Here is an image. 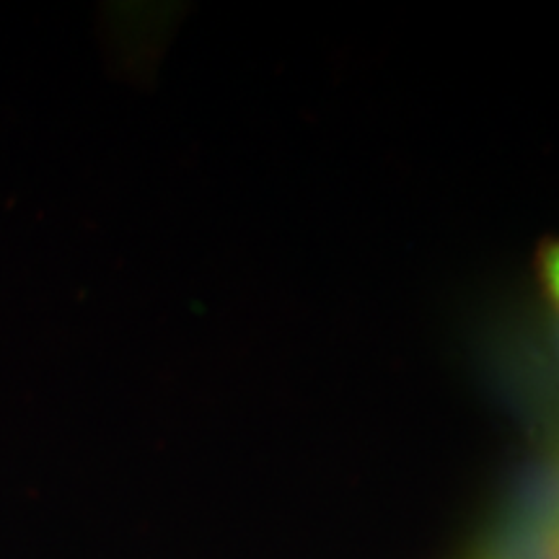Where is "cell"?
I'll return each mask as SVG.
<instances>
[{"mask_svg":"<svg viewBox=\"0 0 559 559\" xmlns=\"http://www.w3.org/2000/svg\"><path fill=\"white\" fill-rule=\"evenodd\" d=\"M542 272H544V283H547L549 296L555 298V304L559 306V241L549 243L542 254Z\"/></svg>","mask_w":559,"mask_h":559,"instance_id":"6da1fadb","label":"cell"}]
</instances>
